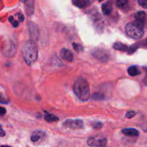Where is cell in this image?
I'll return each instance as SVG.
<instances>
[{
  "label": "cell",
  "mask_w": 147,
  "mask_h": 147,
  "mask_svg": "<svg viewBox=\"0 0 147 147\" xmlns=\"http://www.w3.org/2000/svg\"><path fill=\"white\" fill-rule=\"evenodd\" d=\"M23 57L28 65L34 64L38 57V50L37 45L33 40H29L24 44L22 49Z\"/></svg>",
  "instance_id": "obj_1"
},
{
  "label": "cell",
  "mask_w": 147,
  "mask_h": 147,
  "mask_svg": "<svg viewBox=\"0 0 147 147\" xmlns=\"http://www.w3.org/2000/svg\"><path fill=\"white\" fill-rule=\"evenodd\" d=\"M75 94L82 101H87L90 96V88L87 80L83 78H79L75 82L73 86Z\"/></svg>",
  "instance_id": "obj_2"
},
{
  "label": "cell",
  "mask_w": 147,
  "mask_h": 147,
  "mask_svg": "<svg viewBox=\"0 0 147 147\" xmlns=\"http://www.w3.org/2000/svg\"><path fill=\"white\" fill-rule=\"evenodd\" d=\"M144 22L135 20L132 23H129L125 27L126 33L133 39H139L144 35Z\"/></svg>",
  "instance_id": "obj_3"
},
{
  "label": "cell",
  "mask_w": 147,
  "mask_h": 147,
  "mask_svg": "<svg viewBox=\"0 0 147 147\" xmlns=\"http://www.w3.org/2000/svg\"><path fill=\"white\" fill-rule=\"evenodd\" d=\"M88 144L90 146H106L107 144V139L101 136H91L88 139Z\"/></svg>",
  "instance_id": "obj_4"
},
{
  "label": "cell",
  "mask_w": 147,
  "mask_h": 147,
  "mask_svg": "<svg viewBox=\"0 0 147 147\" xmlns=\"http://www.w3.org/2000/svg\"><path fill=\"white\" fill-rule=\"evenodd\" d=\"M2 53L5 57H13L16 53V46L14 43L11 41L7 42L3 46Z\"/></svg>",
  "instance_id": "obj_5"
},
{
  "label": "cell",
  "mask_w": 147,
  "mask_h": 147,
  "mask_svg": "<svg viewBox=\"0 0 147 147\" xmlns=\"http://www.w3.org/2000/svg\"><path fill=\"white\" fill-rule=\"evenodd\" d=\"M63 125L70 129H78L83 127V122L81 120H67L63 123Z\"/></svg>",
  "instance_id": "obj_6"
},
{
  "label": "cell",
  "mask_w": 147,
  "mask_h": 147,
  "mask_svg": "<svg viewBox=\"0 0 147 147\" xmlns=\"http://www.w3.org/2000/svg\"><path fill=\"white\" fill-rule=\"evenodd\" d=\"M60 56H61L62 58H63L64 60H67V61H69V62L73 61V58H74V56H73V53H72L70 50H67V49H65V48L62 49L61 51H60Z\"/></svg>",
  "instance_id": "obj_7"
},
{
  "label": "cell",
  "mask_w": 147,
  "mask_h": 147,
  "mask_svg": "<svg viewBox=\"0 0 147 147\" xmlns=\"http://www.w3.org/2000/svg\"><path fill=\"white\" fill-rule=\"evenodd\" d=\"M28 26H29V30H30V36H31L32 38H35L36 40H37V38H38L39 37V31H38V28H37V25L32 22H29Z\"/></svg>",
  "instance_id": "obj_8"
},
{
  "label": "cell",
  "mask_w": 147,
  "mask_h": 147,
  "mask_svg": "<svg viewBox=\"0 0 147 147\" xmlns=\"http://www.w3.org/2000/svg\"><path fill=\"white\" fill-rule=\"evenodd\" d=\"M45 136V134L42 131H34L32 134L31 136V141L32 142H37L40 140L41 139H42L43 137Z\"/></svg>",
  "instance_id": "obj_9"
},
{
  "label": "cell",
  "mask_w": 147,
  "mask_h": 147,
  "mask_svg": "<svg viewBox=\"0 0 147 147\" xmlns=\"http://www.w3.org/2000/svg\"><path fill=\"white\" fill-rule=\"evenodd\" d=\"M113 7L111 2H106L102 5V11L105 15H109L111 13Z\"/></svg>",
  "instance_id": "obj_10"
},
{
  "label": "cell",
  "mask_w": 147,
  "mask_h": 147,
  "mask_svg": "<svg viewBox=\"0 0 147 147\" xmlns=\"http://www.w3.org/2000/svg\"><path fill=\"white\" fill-rule=\"evenodd\" d=\"M122 133L124 135L129 136H137L139 135V131L135 129H123L122 130Z\"/></svg>",
  "instance_id": "obj_11"
},
{
  "label": "cell",
  "mask_w": 147,
  "mask_h": 147,
  "mask_svg": "<svg viewBox=\"0 0 147 147\" xmlns=\"http://www.w3.org/2000/svg\"><path fill=\"white\" fill-rule=\"evenodd\" d=\"M93 55L98 59L101 60H107L109 59V56L104 51H100V50H96L93 53Z\"/></svg>",
  "instance_id": "obj_12"
},
{
  "label": "cell",
  "mask_w": 147,
  "mask_h": 147,
  "mask_svg": "<svg viewBox=\"0 0 147 147\" xmlns=\"http://www.w3.org/2000/svg\"><path fill=\"white\" fill-rule=\"evenodd\" d=\"M128 73L129 74V76H138V75L140 74V71H139V69L136 67V66H130V67L128 68Z\"/></svg>",
  "instance_id": "obj_13"
},
{
  "label": "cell",
  "mask_w": 147,
  "mask_h": 147,
  "mask_svg": "<svg viewBox=\"0 0 147 147\" xmlns=\"http://www.w3.org/2000/svg\"><path fill=\"white\" fill-rule=\"evenodd\" d=\"M45 119L46 121L49 122V123H53V122L57 121L59 120L58 117L53 114H50V113H47L45 116Z\"/></svg>",
  "instance_id": "obj_14"
},
{
  "label": "cell",
  "mask_w": 147,
  "mask_h": 147,
  "mask_svg": "<svg viewBox=\"0 0 147 147\" xmlns=\"http://www.w3.org/2000/svg\"><path fill=\"white\" fill-rule=\"evenodd\" d=\"M146 14L144 11H139L138 12L136 13L135 14V20H139V21L144 22L145 19H146Z\"/></svg>",
  "instance_id": "obj_15"
},
{
  "label": "cell",
  "mask_w": 147,
  "mask_h": 147,
  "mask_svg": "<svg viewBox=\"0 0 147 147\" xmlns=\"http://www.w3.org/2000/svg\"><path fill=\"white\" fill-rule=\"evenodd\" d=\"M113 47H114L116 50H121V51H127V50H129V47H128L127 46L125 45L124 44H122V43L119 42L114 43Z\"/></svg>",
  "instance_id": "obj_16"
},
{
  "label": "cell",
  "mask_w": 147,
  "mask_h": 147,
  "mask_svg": "<svg viewBox=\"0 0 147 147\" xmlns=\"http://www.w3.org/2000/svg\"><path fill=\"white\" fill-rule=\"evenodd\" d=\"M116 6L121 9H125L128 6L129 1L128 0H116Z\"/></svg>",
  "instance_id": "obj_17"
},
{
  "label": "cell",
  "mask_w": 147,
  "mask_h": 147,
  "mask_svg": "<svg viewBox=\"0 0 147 147\" xmlns=\"http://www.w3.org/2000/svg\"><path fill=\"white\" fill-rule=\"evenodd\" d=\"M73 2L75 6H76L77 7H79V8H83L86 5V0H73Z\"/></svg>",
  "instance_id": "obj_18"
},
{
  "label": "cell",
  "mask_w": 147,
  "mask_h": 147,
  "mask_svg": "<svg viewBox=\"0 0 147 147\" xmlns=\"http://www.w3.org/2000/svg\"><path fill=\"white\" fill-rule=\"evenodd\" d=\"M73 48L76 50V51L78 52V53H80V51L83 50V47H82L80 45L77 44V43H73Z\"/></svg>",
  "instance_id": "obj_19"
},
{
  "label": "cell",
  "mask_w": 147,
  "mask_h": 147,
  "mask_svg": "<svg viewBox=\"0 0 147 147\" xmlns=\"http://www.w3.org/2000/svg\"><path fill=\"white\" fill-rule=\"evenodd\" d=\"M92 126L94 129H100L103 127V123L101 122H96L92 123Z\"/></svg>",
  "instance_id": "obj_20"
},
{
  "label": "cell",
  "mask_w": 147,
  "mask_h": 147,
  "mask_svg": "<svg viewBox=\"0 0 147 147\" xmlns=\"http://www.w3.org/2000/svg\"><path fill=\"white\" fill-rule=\"evenodd\" d=\"M138 3L142 7L147 9V0H138Z\"/></svg>",
  "instance_id": "obj_21"
},
{
  "label": "cell",
  "mask_w": 147,
  "mask_h": 147,
  "mask_svg": "<svg viewBox=\"0 0 147 147\" xmlns=\"http://www.w3.org/2000/svg\"><path fill=\"white\" fill-rule=\"evenodd\" d=\"M93 97V98L96 99V100H102L103 98V96L100 93H95Z\"/></svg>",
  "instance_id": "obj_22"
},
{
  "label": "cell",
  "mask_w": 147,
  "mask_h": 147,
  "mask_svg": "<svg viewBox=\"0 0 147 147\" xmlns=\"http://www.w3.org/2000/svg\"><path fill=\"white\" fill-rule=\"evenodd\" d=\"M135 115H136V113L134 111H129L126 114V116L127 118H129V119H131V118L134 117Z\"/></svg>",
  "instance_id": "obj_23"
},
{
  "label": "cell",
  "mask_w": 147,
  "mask_h": 147,
  "mask_svg": "<svg viewBox=\"0 0 147 147\" xmlns=\"http://www.w3.org/2000/svg\"><path fill=\"white\" fill-rule=\"evenodd\" d=\"M17 15H18L19 20H20V22H23V21H24V15H23V14H22V13H18V14H17Z\"/></svg>",
  "instance_id": "obj_24"
},
{
  "label": "cell",
  "mask_w": 147,
  "mask_h": 147,
  "mask_svg": "<svg viewBox=\"0 0 147 147\" xmlns=\"http://www.w3.org/2000/svg\"><path fill=\"white\" fill-rule=\"evenodd\" d=\"M11 24H12L13 27H18V25H19V23H18V22L17 21V20H14V21H13V22L11 23Z\"/></svg>",
  "instance_id": "obj_25"
},
{
  "label": "cell",
  "mask_w": 147,
  "mask_h": 147,
  "mask_svg": "<svg viewBox=\"0 0 147 147\" xmlns=\"http://www.w3.org/2000/svg\"><path fill=\"white\" fill-rule=\"evenodd\" d=\"M1 115H4V113H6V109H4V108L1 107Z\"/></svg>",
  "instance_id": "obj_26"
},
{
  "label": "cell",
  "mask_w": 147,
  "mask_h": 147,
  "mask_svg": "<svg viewBox=\"0 0 147 147\" xmlns=\"http://www.w3.org/2000/svg\"><path fill=\"white\" fill-rule=\"evenodd\" d=\"M14 17H9V21L10 23H12L13 21H14Z\"/></svg>",
  "instance_id": "obj_27"
},
{
  "label": "cell",
  "mask_w": 147,
  "mask_h": 147,
  "mask_svg": "<svg viewBox=\"0 0 147 147\" xmlns=\"http://www.w3.org/2000/svg\"><path fill=\"white\" fill-rule=\"evenodd\" d=\"M1 136H4V131H3V129H1Z\"/></svg>",
  "instance_id": "obj_28"
},
{
  "label": "cell",
  "mask_w": 147,
  "mask_h": 147,
  "mask_svg": "<svg viewBox=\"0 0 147 147\" xmlns=\"http://www.w3.org/2000/svg\"><path fill=\"white\" fill-rule=\"evenodd\" d=\"M20 1H22V2H24V3H25L26 1H28V0H20Z\"/></svg>",
  "instance_id": "obj_29"
},
{
  "label": "cell",
  "mask_w": 147,
  "mask_h": 147,
  "mask_svg": "<svg viewBox=\"0 0 147 147\" xmlns=\"http://www.w3.org/2000/svg\"><path fill=\"white\" fill-rule=\"evenodd\" d=\"M97 1H103V0H97Z\"/></svg>",
  "instance_id": "obj_30"
},
{
  "label": "cell",
  "mask_w": 147,
  "mask_h": 147,
  "mask_svg": "<svg viewBox=\"0 0 147 147\" xmlns=\"http://www.w3.org/2000/svg\"><path fill=\"white\" fill-rule=\"evenodd\" d=\"M146 43H147V40H146Z\"/></svg>",
  "instance_id": "obj_31"
}]
</instances>
